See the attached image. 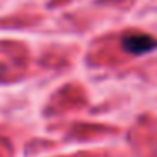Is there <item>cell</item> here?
I'll use <instances>...</instances> for the list:
<instances>
[{"label":"cell","mask_w":157,"mask_h":157,"mask_svg":"<svg viewBox=\"0 0 157 157\" xmlns=\"http://www.w3.org/2000/svg\"><path fill=\"white\" fill-rule=\"evenodd\" d=\"M122 46L125 51L132 52V54H144V52L157 49V41L152 36L132 32V34H125L122 37Z\"/></svg>","instance_id":"obj_1"}]
</instances>
